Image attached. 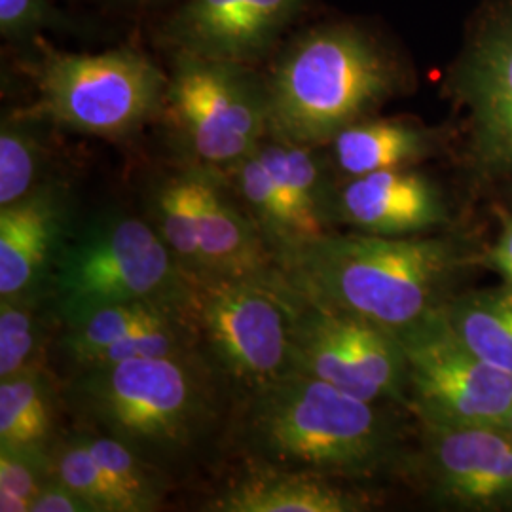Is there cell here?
Here are the masks:
<instances>
[{"mask_svg":"<svg viewBox=\"0 0 512 512\" xmlns=\"http://www.w3.org/2000/svg\"><path fill=\"white\" fill-rule=\"evenodd\" d=\"M232 389L202 348L69 374L63 408L84 431L120 440L165 476L219 433Z\"/></svg>","mask_w":512,"mask_h":512,"instance_id":"1","label":"cell"},{"mask_svg":"<svg viewBox=\"0 0 512 512\" xmlns=\"http://www.w3.org/2000/svg\"><path fill=\"white\" fill-rule=\"evenodd\" d=\"M454 262L440 239L327 232L279 253L275 270L311 304L404 336L440 310Z\"/></svg>","mask_w":512,"mask_h":512,"instance_id":"2","label":"cell"},{"mask_svg":"<svg viewBox=\"0 0 512 512\" xmlns=\"http://www.w3.org/2000/svg\"><path fill=\"white\" fill-rule=\"evenodd\" d=\"M234 442L251 465L327 478L372 476L395 448L376 403L304 374L243 395Z\"/></svg>","mask_w":512,"mask_h":512,"instance_id":"3","label":"cell"},{"mask_svg":"<svg viewBox=\"0 0 512 512\" xmlns=\"http://www.w3.org/2000/svg\"><path fill=\"white\" fill-rule=\"evenodd\" d=\"M266 78L268 137L327 147L403 90L399 63L363 29L319 25L294 37Z\"/></svg>","mask_w":512,"mask_h":512,"instance_id":"4","label":"cell"},{"mask_svg":"<svg viewBox=\"0 0 512 512\" xmlns=\"http://www.w3.org/2000/svg\"><path fill=\"white\" fill-rule=\"evenodd\" d=\"M48 291L61 325L105 306L131 302L192 319L196 283L147 217L109 209L73 224L55 260Z\"/></svg>","mask_w":512,"mask_h":512,"instance_id":"5","label":"cell"},{"mask_svg":"<svg viewBox=\"0 0 512 512\" xmlns=\"http://www.w3.org/2000/svg\"><path fill=\"white\" fill-rule=\"evenodd\" d=\"M29 74L37 101L29 107L52 126L101 139H128L160 118L167 73L135 48L99 54L55 50L33 40Z\"/></svg>","mask_w":512,"mask_h":512,"instance_id":"6","label":"cell"},{"mask_svg":"<svg viewBox=\"0 0 512 512\" xmlns=\"http://www.w3.org/2000/svg\"><path fill=\"white\" fill-rule=\"evenodd\" d=\"M158 120L184 164L224 171L268 137L266 78L251 65L173 52Z\"/></svg>","mask_w":512,"mask_h":512,"instance_id":"7","label":"cell"},{"mask_svg":"<svg viewBox=\"0 0 512 512\" xmlns=\"http://www.w3.org/2000/svg\"><path fill=\"white\" fill-rule=\"evenodd\" d=\"M298 294L274 274L196 283L200 348L239 397L294 372Z\"/></svg>","mask_w":512,"mask_h":512,"instance_id":"8","label":"cell"},{"mask_svg":"<svg viewBox=\"0 0 512 512\" xmlns=\"http://www.w3.org/2000/svg\"><path fill=\"white\" fill-rule=\"evenodd\" d=\"M408 359L410 406L433 427H505L512 372L467 348L439 310L401 336Z\"/></svg>","mask_w":512,"mask_h":512,"instance_id":"9","label":"cell"},{"mask_svg":"<svg viewBox=\"0 0 512 512\" xmlns=\"http://www.w3.org/2000/svg\"><path fill=\"white\" fill-rule=\"evenodd\" d=\"M294 372L323 380L368 403L404 401L408 359L399 334L298 296Z\"/></svg>","mask_w":512,"mask_h":512,"instance_id":"10","label":"cell"},{"mask_svg":"<svg viewBox=\"0 0 512 512\" xmlns=\"http://www.w3.org/2000/svg\"><path fill=\"white\" fill-rule=\"evenodd\" d=\"M308 0H183L165 21L173 52L256 67L272 54Z\"/></svg>","mask_w":512,"mask_h":512,"instance_id":"11","label":"cell"},{"mask_svg":"<svg viewBox=\"0 0 512 512\" xmlns=\"http://www.w3.org/2000/svg\"><path fill=\"white\" fill-rule=\"evenodd\" d=\"M73 203L69 184L52 179L0 207V296L48 291L73 228Z\"/></svg>","mask_w":512,"mask_h":512,"instance_id":"12","label":"cell"},{"mask_svg":"<svg viewBox=\"0 0 512 512\" xmlns=\"http://www.w3.org/2000/svg\"><path fill=\"white\" fill-rule=\"evenodd\" d=\"M209 281L262 277L275 272V256L255 220L241 207L224 173L184 164Z\"/></svg>","mask_w":512,"mask_h":512,"instance_id":"13","label":"cell"},{"mask_svg":"<svg viewBox=\"0 0 512 512\" xmlns=\"http://www.w3.org/2000/svg\"><path fill=\"white\" fill-rule=\"evenodd\" d=\"M427 427L435 490L465 505L512 501V435L503 427Z\"/></svg>","mask_w":512,"mask_h":512,"instance_id":"14","label":"cell"},{"mask_svg":"<svg viewBox=\"0 0 512 512\" xmlns=\"http://www.w3.org/2000/svg\"><path fill=\"white\" fill-rule=\"evenodd\" d=\"M446 219L437 186L408 167L349 179L336 194V220L357 232L408 238Z\"/></svg>","mask_w":512,"mask_h":512,"instance_id":"15","label":"cell"},{"mask_svg":"<svg viewBox=\"0 0 512 512\" xmlns=\"http://www.w3.org/2000/svg\"><path fill=\"white\" fill-rule=\"evenodd\" d=\"M461 92L473 110L480 154L512 165V12L478 42L461 76Z\"/></svg>","mask_w":512,"mask_h":512,"instance_id":"16","label":"cell"},{"mask_svg":"<svg viewBox=\"0 0 512 512\" xmlns=\"http://www.w3.org/2000/svg\"><path fill=\"white\" fill-rule=\"evenodd\" d=\"M368 501L304 471L251 465L226 490L215 495L205 511L213 512H357Z\"/></svg>","mask_w":512,"mask_h":512,"instance_id":"17","label":"cell"},{"mask_svg":"<svg viewBox=\"0 0 512 512\" xmlns=\"http://www.w3.org/2000/svg\"><path fill=\"white\" fill-rule=\"evenodd\" d=\"M323 147L296 145L266 137L256 152L266 165L275 190L291 213L302 243L330 232L336 220V194L329 179Z\"/></svg>","mask_w":512,"mask_h":512,"instance_id":"18","label":"cell"},{"mask_svg":"<svg viewBox=\"0 0 512 512\" xmlns=\"http://www.w3.org/2000/svg\"><path fill=\"white\" fill-rule=\"evenodd\" d=\"M334 167L348 179L418 164L433 147L425 129L401 118H365L330 141Z\"/></svg>","mask_w":512,"mask_h":512,"instance_id":"19","label":"cell"},{"mask_svg":"<svg viewBox=\"0 0 512 512\" xmlns=\"http://www.w3.org/2000/svg\"><path fill=\"white\" fill-rule=\"evenodd\" d=\"M61 387L42 370L0 380V446L50 456L57 440Z\"/></svg>","mask_w":512,"mask_h":512,"instance_id":"20","label":"cell"},{"mask_svg":"<svg viewBox=\"0 0 512 512\" xmlns=\"http://www.w3.org/2000/svg\"><path fill=\"white\" fill-rule=\"evenodd\" d=\"M55 325L61 321L50 291L0 296V380L46 368Z\"/></svg>","mask_w":512,"mask_h":512,"instance_id":"21","label":"cell"},{"mask_svg":"<svg viewBox=\"0 0 512 512\" xmlns=\"http://www.w3.org/2000/svg\"><path fill=\"white\" fill-rule=\"evenodd\" d=\"M48 128L52 124L35 110H10L0 124V207L18 202L54 177L50 164Z\"/></svg>","mask_w":512,"mask_h":512,"instance_id":"22","label":"cell"},{"mask_svg":"<svg viewBox=\"0 0 512 512\" xmlns=\"http://www.w3.org/2000/svg\"><path fill=\"white\" fill-rule=\"evenodd\" d=\"M444 313L467 348L486 363L512 372V287L471 294Z\"/></svg>","mask_w":512,"mask_h":512,"instance_id":"23","label":"cell"},{"mask_svg":"<svg viewBox=\"0 0 512 512\" xmlns=\"http://www.w3.org/2000/svg\"><path fill=\"white\" fill-rule=\"evenodd\" d=\"M147 219L190 279L194 283H203L207 279V268L184 167L152 186Z\"/></svg>","mask_w":512,"mask_h":512,"instance_id":"24","label":"cell"},{"mask_svg":"<svg viewBox=\"0 0 512 512\" xmlns=\"http://www.w3.org/2000/svg\"><path fill=\"white\" fill-rule=\"evenodd\" d=\"M171 317L188 315L143 302L105 306L86 313L73 323L61 325L59 353L67 361L71 372H74L88 365L95 353L109 348L116 340Z\"/></svg>","mask_w":512,"mask_h":512,"instance_id":"25","label":"cell"},{"mask_svg":"<svg viewBox=\"0 0 512 512\" xmlns=\"http://www.w3.org/2000/svg\"><path fill=\"white\" fill-rule=\"evenodd\" d=\"M222 173L236 200L255 220L274 256L302 243L293 217L285 203L281 202L274 181L256 148L241 162L224 169Z\"/></svg>","mask_w":512,"mask_h":512,"instance_id":"26","label":"cell"},{"mask_svg":"<svg viewBox=\"0 0 512 512\" xmlns=\"http://www.w3.org/2000/svg\"><path fill=\"white\" fill-rule=\"evenodd\" d=\"M103 475L107 476L122 512H152L162 509L167 476L148 465L120 440L80 429Z\"/></svg>","mask_w":512,"mask_h":512,"instance_id":"27","label":"cell"},{"mask_svg":"<svg viewBox=\"0 0 512 512\" xmlns=\"http://www.w3.org/2000/svg\"><path fill=\"white\" fill-rule=\"evenodd\" d=\"M50 476L82 495L95 512H122L112 486L99 469L82 433L59 435L50 450Z\"/></svg>","mask_w":512,"mask_h":512,"instance_id":"28","label":"cell"},{"mask_svg":"<svg viewBox=\"0 0 512 512\" xmlns=\"http://www.w3.org/2000/svg\"><path fill=\"white\" fill-rule=\"evenodd\" d=\"M48 478V456L0 446V512H31Z\"/></svg>","mask_w":512,"mask_h":512,"instance_id":"29","label":"cell"},{"mask_svg":"<svg viewBox=\"0 0 512 512\" xmlns=\"http://www.w3.org/2000/svg\"><path fill=\"white\" fill-rule=\"evenodd\" d=\"M69 25L50 0H0V35L10 42H33L44 29Z\"/></svg>","mask_w":512,"mask_h":512,"instance_id":"30","label":"cell"},{"mask_svg":"<svg viewBox=\"0 0 512 512\" xmlns=\"http://www.w3.org/2000/svg\"><path fill=\"white\" fill-rule=\"evenodd\" d=\"M31 512H95L92 505L65 486L63 482L48 478L31 503Z\"/></svg>","mask_w":512,"mask_h":512,"instance_id":"31","label":"cell"},{"mask_svg":"<svg viewBox=\"0 0 512 512\" xmlns=\"http://www.w3.org/2000/svg\"><path fill=\"white\" fill-rule=\"evenodd\" d=\"M492 262H494L497 272L505 277L507 285L512 287V217L505 219L503 232L495 243Z\"/></svg>","mask_w":512,"mask_h":512,"instance_id":"32","label":"cell"},{"mask_svg":"<svg viewBox=\"0 0 512 512\" xmlns=\"http://www.w3.org/2000/svg\"><path fill=\"white\" fill-rule=\"evenodd\" d=\"M128 2L141 4V6H148V4H160V2H164V0H128Z\"/></svg>","mask_w":512,"mask_h":512,"instance_id":"33","label":"cell"},{"mask_svg":"<svg viewBox=\"0 0 512 512\" xmlns=\"http://www.w3.org/2000/svg\"><path fill=\"white\" fill-rule=\"evenodd\" d=\"M503 429H507V431L512 435V408L511 414H509V418H507V423H505V427H503Z\"/></svg>","mask_w":512,"mask_h":512,"instance_id":"34","label":"cell"}]
</instances>
